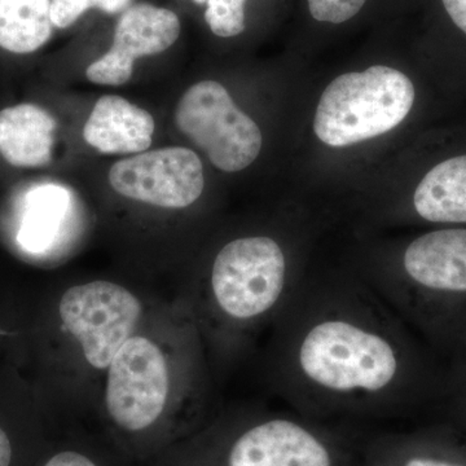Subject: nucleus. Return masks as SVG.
<instances>
[{"instance_id": "obj_20", "label": "nucleus", "mask_w": 466, "mask_h": 466, "mask_svg": "<svg viewBox=\"0 0 466 466\" xmlns=\"http://www.w3.org/2000/svg\"><path fill=\"white\" fill-rule=\"evenodd\" d=\"M441 5L451 21L466 35V0H441Z\"/></svg>"}, {"instance_id": "obj_8", "label": "nucleus", "mask_w": 466, "mask_h": 466, "mask_svg": "<svg viewBox=\"0 0 466 466\" xmlns=\"http://www.w3.org/2000/svg\"><path fill=\"white\" fill-rule=\"evenodd\" d=\"M179 35V17L170 9L148 3L131 5L116 23L112 47L87 67L86 76L101 86L127 84L137 58L167 51Z\"/></svg>"}, {"instance_id": "obj_21", "label": "nucleus", "mask_w": 466, "mask_h": 466, "mask_svg": "<svg viewBox=\"0 0 466 466\" xmlns=\"http://www.w3.org/2000/svg\"><path fill=\"white\" fill-rule=\"evenodd\" d=\"M403 466H466V462L443 456L419 455L408 459Z\"/></svg>"}, {"instance_id": "obj_3", "label": "nucleus", "mask_w": 466, "mask_h": 466, "mask_svg": "<svg viewBox=\"0 0 466 466\" xmlns=\"http://www.w3.org/2000/svg\"><path fill=\"white\" fill-rule=\"evenodd\" d=\"M177 128L202 152L213 167L238 173L250 167L262 149L258 125L236 106L219 82L191 86L175 110Z\"/></svg>"}, {"instance_id": "obj_16", "label": "nucleus", "mask_w": 466, "mask_h": 466, "mask_svg": "<svg viewBox=\"0 0 466 466\" xmlns=\"http://www.w3.org/2000/svg\"><path fill=\"white\" fill-rule=\"evenodd\" d=\"M131 5L133 0H51L52 25L66 29L91 8L116 15L124 14Z\"/></svg>"}, {"instance_id": "obj_6", "label": "nucleus", "mask_w": 466, "mask_h": 466, "mask_svg": "<svg viewBox=\"0 0 466 466\" xmlns=\"http://www.w3.org/2000/svg\"><path fill=\"white\" fill-rule=\"evenodd\" d=\"M168 372L161 350L144 337H131L109 364L106 408L126 433L156 425L167 406Z\"/></svg>"}, {"instance_id": "obj_1", "label": "nucleus", "mask_w": 466, "mask_h": 466, "mask_svg": "<svg viewBox=\"0 0 466 466\" xmlns=\"http://www.w3.org/2000/svg\"><path fill=\"white\" fill-rule=\"evenodd\" d=\"M415 99V86L400 70L376 66L346 73L321 95L314 131L329 147L366 142L400 126Z\"/></svg>"}, {"instance_id": "obj_7", "label": "nucleus", "mask_w": 466, "mask_h": 466, "mask_svg": "<svg viewBox=\"0 0 466 466\" xmlns=\"http://www.w3.org/2000/svg\"><path fill=\"white\" fill-rule=\"evenodd\" d=\"M109 183L118 195L153 207H191L204 192V167L193 150H146L112 165Z\"/></svg>"}, {"instance_id": "obj_13", "label": "nucleus", "mask_w": 466, "mask_h": 466, "mask_svg": "<svg viewBox=\"0 0 466 466\" xmlns=\"http://www.w3.org/2000/svg\"><path fill=\"white\" fill-rule=\"evenodd\" d=\"M419 216L434 223H466V155L441 162L417 186Z\"/></svg>"}, {"instance_id": "obj_23", "label": "nucleus", "mask_w": 466, "mask_h": 466, "mask_svg": "<svg viewBox=\"0 0 466 466\" xmlns=\"http://www.w3.org/2000/svg\"><path fill=\"white\" fill-rule=\"evenodd\" d=\"M193 2L198 3V5H204L208 0H193Z\"/></svg>"}, {"instance_id": "obj_17", "label": "nucleus", "mask_w": 466, "mask_h": 466, "mask_svg": "<svg viewBox=\"0 0 466 466\" xmlns=\"http://www.w3.org/2000/svg\"><path fill=\"white\" fill-rule=\"evenodd\" d=\"M205 12L211 32L220 38L240 35L245 30V0H208Z\"/></svg>"}, {"instance_id": "obj_10", "label": "nucleus", "mask_w": 466, "mask_h": 466, "mask_svg": "<svg viewBox=\"0 0 466 466\" xmlns=\"http://www.w3.org/2000/svg\"><path fill=\"white\" fill-rule=\"evenodd\" d=\"M155 119L125 97L104 95L84 127L86 143L103 155H137L152 146Z\"/></svg>"}, {"instance_id": "obj_19", "label": "nucleus", "mask_w": 466, "mask_h": 466, "mask_svg": "<svg viewBox=\"0 0 466 466\" xmlns=\"http://www.w3.org/2000/svg\"><path fill=\"white\" fill-rule=\"evenodd\" d=\"M42 466H97V464L79 451L66 450L52 455Z\"/></svg>"}, {"instance_id": "obj_12", "label": "nucleus", "mask_w": 466, "mask_h": 466, "mask_svg": "<svg viewBox=\"0 0 466 466\" xmlns=\"http://www.w3.org/2000/svg\"><path fill=\"white\" fill-rule=\"evenodd\" d=\"M54 116L34 104L0 110V155L15 167H42L54 152Z\"/></svg>"}, {"instance_id": "obj_4", "label": "nucleus", "mask_w": 466, "mask_h": 466, "mask_svg": "<svg viewBox=\"0 0 466 466\" xmlns=\"http://www.w3.org/2000/svg\"><path fill=\"white\" fill-rule=\"evenodd\" d=\"M287 260L269 238L229 242L214 260L211 285L218 305L236 319L259 317L278 302L284 289Z\"/></svg>"}, {"instance_id": "obj_2", "label": "nucleus", "mask_w": 466, "mask_h": 466, "mask_svg": "<svg viewBox=\"0 0 466 466\" xmlns=\"http://www.w3.org/2000/svg\"><path fill=\"white\" fill-rule=\"evenodd\" d=\"M299 366L309 380L328 390L379 391L397 376L398 360L390 343L379 334L330 320L306 334Z\"/></svg>"}, {"instance_id": "obj_5", "label": "nucleus", "mask_w": 466, "mask_h": 466, "mask_svg": "<svg viewBox=\"0 0 466 466\" xmlns=\"http://www.w3.org/2000/svg\"><path fill=\"white\" fill-rule=\"evenodd\" d=\"M140 315L139 299L109 281L76 285L60 300L64 327L78 339L88 363L97 370L109 367L118 350L131 339Z\"/></svg>"}, {"instance_id": "obj_22", "label": "nucleus", "mask_w": 466, "mask_h": 466, "mask_svg": "<svg viewBox=\"0 0 466 466\" xmlns=\"http://www.w3.org/2000/svg\"><path fill=\"white\" fill-rule=\"evenodd\" d=\"M14 461V444L7 431L0 426V466H11Z\"/></svg>"}, {"instance_id": "obj_18", "label": "nucleus", "mask_w": 466, "mask_h": 466, "mask_svg": "<svg viewBox=\"0 0 466 466\" xmlns=\"http://www.w3.org/2000/svg\"><path fill=\"white\" fill-rule=\"evenodd\" d=\"M367 0H308L309 14L320 23L342 24L357 16Z\"/></svg>"}, {"instance_id": "obj_15", "label": "nucleus", "mask_w": 466, "mask_h": 466, "mask_svg": "<svg viewBox=\"0 0 466 466\" xmlns=\"http://www.w3.org/2000/svg\"><path fill=\"white\" fill-rule=\"evenodd\" d=\"M51 0H0V47L32 54L52 35Z\"/></svg>"}, {"instance_id": "obj_9", "label": "nucleus", "mask_w": 466, "mask_h": 466, "mask_svg": "<svg viewBox=\"0 0 466 466\" xmlns=\"http://www.w3.org/2000/svg\"><path fill=\"white\" fill-rule=\"evenodd\" d=\"M226 466H332L323 441L289 420L253 426L227 453Z\"/></svg>"}, {"instance_id": "obj_14", "label": "nucleus", "mask_w": 466, "mask_h": 466, "mask_svg": "<svg viewBox=\"0 0 466 466\" xmlns=\"http://www.w3.org/2000/svg\"><path fill=\"white\" fill-rule=\"evenodd\" d=\"M70 204L72 196L60 184H41L30 189L17 231L21 249L32 254L50 249L60 235Z\"/></svg>"}, {"instance_id": "obj_11", "label": "nucleus", "mask_w": 466, "mask_h": 466, "mask_svg": "<svg viewBox=\"0 0 466 466\" xmlns=\"http://www.w3.org/2000/svg\"><path fill=\"white\" fill-rule=\"evenodd\" d=\"M403 263L408 276L422 287L466 291V228L420 236L407 248Z\"/></svg>"}]
</instances>
